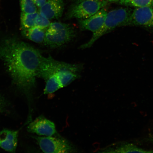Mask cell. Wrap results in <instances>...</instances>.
<instances>
[{
	"mask_svg": "<svg viewBox=\"0 0 153 153\" xmlns=\"http://www.w3.org/2000/svg\"><path fill=\"white\" fill-rule=\"evenodd\" d=\"M43 57L37 49L14 37L0 42V59L15 83L23 89L35 85Z\"/></svg>",
	"mask_w": 153,
	"mask_h": 153,
	"instance_id": "1",
	"label": "cell"
},
{
	"mask_svg": "<svg viewBox=\"0 0 153 153\" xmlns=\"http://www.w3.org/2000/svg\"><path fill=\"white\" fill-rule=\"evenodd\" d=\"M132 10L129 7H120L108 13L104 24L98 31L93 33L90 40L83 44L80 48L91 47L97 40L116 28L127 26Z\"/></svg>",
	"mask_w": 153,
	"mask_h": 153,
	"instance_id": "2",
	"label": "cell"
},
{
	"mask_svg": "<svg viewBox=\"0 0 153 153\" xmlns=\"http://www.w3.org/2000/svg\"><path fill=\"white\" fill-rule=\"evenodd\" d=\"M75 34L74 29L69 24L51 23L46 31L43 42L46 46L55 48L69 42L75 37Z\"/></svg>",
	"mask_w": 153,
	"mask_h": 153,
	"instance_id": "3",
	"label": "cell"
},
{
	"mask_svg": "<svg viewBox=\"0 0 153 153\" xmlns=\"http://www.w3.org/2000/svg\"><path fill=\"white\" fill-rule=\"evenodd\" d=\"M106 3L105 0H85L76 3L68 11L66 18L78 20L87 19L104 7Z\"/></svg>",
	"mask_w": 153,
	"mask_h": 153,
	"instance_id": "4",
	"label": "cell"
},
{
	"mask_svg": "<svg viewBox=\"0 0 153 153\" xmlns=\"http://www.w3.org/2000/svg\"><path fill=\"white\" fill-rule=\"evenodd\" d=\"M77 72L69 70H62L52 74L45 79L44 94H53L66 87L78 78Z\"/></svg>",
	"mask_w": 153,
	"mask_h": 153,
	"instance_id": "5",
	"label": "cell"
},
{
	"mask_svg": "<svg viewBox=\"0 0 153 153\" xmlns=\"http://www.w3.org/2000/svg\"><path fill=\"white\" fill-rule=\"evenodd\" d=\"M81 67L79 65L71 64L55 60L51 56H43L38 71L37 76L45 80L49 76L62 70H69L78 72Z\"/></svg>",
	"mask_w": 153,
	"mask_h": 153,
	"instance_id": "6",
	"label": "cell"
},
{
	"mask_svg": "<svg viewBox=\"0 0 153 153\" xmlns=\"http://www.w3.org/2000/svg\"><path fill=\"white\" fill-rule=\"evenodd\" d=\"M40 149L46 153H66L73 152L71 145L65 140L53 136L35 137Z\"/></svg>",
	"mask_w": 153,
	"mask_h": 153,
	"instance_id": "7",
	"label": "cell"
},
{
	"mask_svg": "<svg viewBox=\"0 0 153 153\" xmlns=\"http://www.w3.org/2000/svg\"><path fill=\"white\" fill-rule=\"evenodd\" d=\"M127 26L153 28V9L152 6L139 7L132 12Z\"/></svg>",
	"mask_w": 153,
	"mask_h": 153,
	"instance_id": "8",
	"label": "cell"
},
{
	"mask_svg": "<svg viewBox=\"0 0 153 153\" xmlns=\"http://www.w3.org/2000/svg\"><path fill=\"white\" fill-rule=\"evenodd\" d=\"M27 131L40 136H53L57 133L55 124L41 116L39 117L29 124Z\"/></svg>",
	"mask_w": 153,
	"mask_h": 153,
	"instance_id": "9",
	"label": "cell"
},
{
	"mask_svg": "<svg viewBox=\"0 0 153 153\" xmlns=\"http://www.w3.org/2000/svg\"><path fill=\"white\" fill-rule=\"evenodd\" d=\"M108 12L104 7L89 18L78 20L80 28L88 30L93 33L98 31L104 24Z\"/></svg>",
	"mask_w": 153,
	"mask_h": 153,
	"instance_id": "10",
	"label": "cell"
},
{
	"mask_svg": "<svg viewBox=\"0 0 153 153\" xmlns=\"http://www.w3.org/2000/svg\"><path fill=\"white\" fill-rule=\"evenodd\" d=\"M64 9L63 0H47L40 7L39 13L49 20L59 19L62 16Z\"/></svg>",
	"mask_w": 153,
	"mask_h": 153,
	"instance_id": "11",
	"label": "cell"
},
{
	"mask_svg": "<svg viewBox=\"0 0 153 153\" xmlns=\"http://www.w3.org/2000/svg\"><path fill=\"white\" fill-rule=\"evenodd\" d=\"M18 131L4 129L0 132V148L7 152H14L18 144Z\"/></svg>",
	"mask_w": 153,
	"mask_h": 153,
	"instance_id": "12",
	"label": "cell"
},
{
	"mask_svg": "<svg viewBox=\"0 0 153 153\" xmlns=\"http://www.w3.org/2000/svg\"><path fill=\"white\" fill-rule=\"evenodd\" d=\"M45 29L34 26L33 27L23 30L22 33L25 37L36 43L43 42L45 39Z\"/></svg>",
	"mask_w": 153,
	"mask_h": 153,
	"instance_id": "13",
	"label": "cell"
},
{
	"mask_svg": "<svg viewBox=\"0 0 153 153\" xmlns=\"http://www.w3.org/2000/svg\"><path fill=\"white\" fill-rule=\"evenodd\" d=\"M107 151V152L114 153H153L152 150H145L132 143H122Z\"/></svg>",
	"mask_w": 153,
	"mask_h": 153,
	"instance_id": "14",
	"label": "cell"
},
{
	"mask_svg": "<svg viewBox=\"0 0 153 153\" xmlns=\"http://www.w3.org/2000/svg\"><path fill=\"white\" fill-rule=\"evenodd\" d=\"M38 14L37 12L31 14L22 12L20 20L22 30L27 29L35 26L36 19Z\"/></svg>",
	"mask_w": 153,
	"mask_h": 153,
	"instance_id": "15",
	"label": "cell"
},
{
	"mask_svg": "<svg viewBox=\"0 0 153 153\" xmlns=\"http://www.w3.org/2000/svg\"><path fill=\"white\" fill-rule=\"evenodd\" d=\"M122 5L139 7L153 6V0H120Z\"/></svg>",
	"mask_w": 153,
	"mask_h": 153,
	"instance_id": "16",
	"label": "cell"
},
{
	"mask_svg": "<svg viewBox=\"0 0 153 153\" xmlns=\"http://www.w3.org/2000/svg\"><path fill=\"white\" fill-rule=\"evenodd\" d=\"M22 12L31 14L37 12V7L33 0H20Z\"/></svg>",
	"mask_w": 153,
	"mask_h": 153,
	"instance_id": "17",
	"label": "cell"
},
{
	"mask_svg": "<svg viewBox=\"0 0 153 153\" xmlns=\"http://www.w3.org/2000/svg\"><path fill=\"white\" fill-rule=\"evenodd\" d=\"M51 23L49 20L42 16L39 13L38 14L37 18L36 19L35 26L38 27L46 29L48 27Z\"/></svg>",
	"mask_w": 153,
	"mask_h": 153,
	"instance_id": "18",
	"label": "cell"
},
{
	"mask_svg": "<svg viewBox=\"0 0 153 153\" xmlns=\"http://www.w3.org/2000/svg\"><path fill=\"white\" fill-rule=\"evenodd\" d=\"M33 1L37 6L41 7L45 4L47 0H33Z\"/></svg>",
	"mask_w": 153,
	"mask_h": 153,
	"instance_id": "19",
	"label": "cell"
},
{
	"mask_svg": "<svg viewBox=\"0 0 153 153\" xmlns=\"http://www.w3.org/2000/svg\"><path fill=\"white\" fill-rule=\"evenodd\" d=\"M151 140L152 142L153 143V133L151 134Z\"/></svg>",
	"mask_w": 153,
	"mask_h": 153,
	"instance_id": "20",
	"label": "cell"
},
{
	"mask_svg": "<svg viewBox=\"0 0 153 153\" xmlns=\"http://www.w3.org/2000/svg\"><path fill=\"white\" fill-rule=\"evenodd\" d=\"M107 1H109L110 2H116V1H119L120 0H107Z\"/></svg>",
	"mask_w": 153,
	"mask_h": 153,
	"instance_id": "21",
	"label": "cell"
},
{
	"mask_svg": "<svg viewBox=\"0 0 153 153\" xmlns=\"http://www.w3.org/2000/svg\"><path fill=\"white\" fill-rule=\"evenodd\" d=\"M85 1V0H76V3H78L81 2L82 1Z\"/></svg>",
	"mask_w": 153,
	"mask_h": 153,
	"instance_id": "22",
	"label": "cell"
},
{
	"mask_svg": "<svg viewBox=\"0 0 153 153\" xmlns=\"http://www.w3.org/2000/svg\"></svg>",
	"mask_w": 153,
	"mask_h": 153,
	"instance_id": "23",
	"label": "cell"
}]
</instances>
